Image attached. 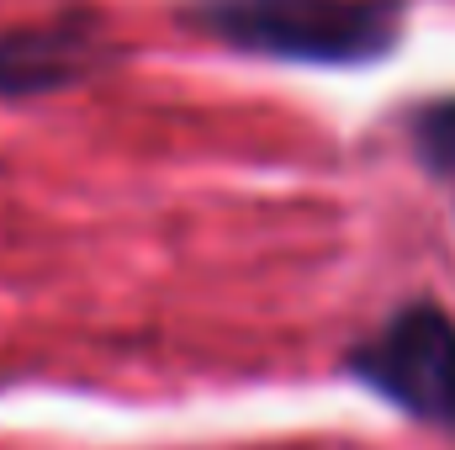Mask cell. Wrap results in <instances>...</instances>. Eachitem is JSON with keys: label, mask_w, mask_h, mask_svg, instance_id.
<instances>
[{"label": "cell", "mask_w": 455, "mask_h": 450, "mask_svg": "<svg viewBox=\"0 0 455 450\" xmlns=\"http://www.w3.org/2000/svg\"><path fill=\"white\" fill-rule=\"evenodd\" d=\"M403 0H186L180 21L270 64L365 69L403 43Z\"/></svg>", "instance_id": "obj_1"}, {"label": "cell", "mask_w": 455, "mask_h": 450, "mask_svg": "<svg viewBox=\"0 0 455 450\" xmlns=\"http://www.w3.org/2000/svg\"><path fill=\"white\" fill-rule=\"evenodd\" d=\"M344 371L397 414L429 430H455V313L435 297L392 308L344 350Z\"/></svg>", "instance_id": "obj_2"}, {"label": "cell", "mask_w": 455, "mask_h": 450, "mask_svg": "<svg viewBox=\"0 0 455 450\" xmlns=\"http://www.w3.org/2000/svg\"><path fill=\"white\" fill-rule=\"evenodd\" d=\"M101 43L91 27H16L0 32V101H37L85 85L101 69Z\"/></svg>", "instance_id": "obj_3"}, {"label": "cell", "mask_w": 455, "mask_h": 450, "mask_svg": "<svg viewBox=\"0 0 455 450\" xmlns=\"http://www.w3.org/2000/svg\"><path fill=\"white\" fill-rule=\"evenodd\" d=\"M408 149L429 175H451L455 181V96L419 101L408 117Z\"/></svg>", "instance_id": "obj_4"}]
</instances>
